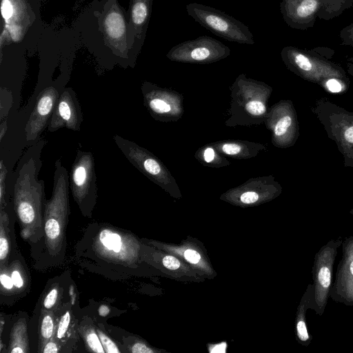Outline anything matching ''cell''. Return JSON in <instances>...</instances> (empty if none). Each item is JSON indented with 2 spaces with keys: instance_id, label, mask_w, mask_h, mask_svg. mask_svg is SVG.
<instances>
[{
  "instance_id": "cell-40",
  "label": "cell",
  "mask_w": 353,
  "mask_h": 353,
  "mask_svg": "<svg viewBox=\"0 0 353 353\" xmlns=\"http://www.w3.org/2000/svg\"><path fill=\"white\" fill-rule=\"evenodd\" d=\"M346 140L350 143H353V126L350 127L345 132Z\"/></svg>"
},
{
  "instance_id": "cell-21",
  "label": "cell",
  "mask_w": 353,
  "mask_h": 353,
  "mask_svg": "<svg viewBox=\"0 0 353 353\" xmlns=\"http://www.w3.org/2000/svg\"><path fill=\"white\" fill-rule=\"evenodd\" d=\"M87 350L97 353H105L97 329L93 325H84L80 328Z\"/></svg>"
},
{
  "instance_id": "cell-13",
  "label": "cell",
  "mask_w": 353,
  "mask_h": 353,
  "mask_svg": "<svg viewBox=\"0 0 353 353\" xmlns=\"http://www.w3.org/2000/svg\"><path fill=\"white\" fill-rule=\"evenodd\" d=\"M1 13L4 23L18 24L27 30L34 20L26 0H1Z\"/></svg>"
},
{
  "instance_id": "cell-2",
  "label": "cell",
  "mask_w": 353,
  "mask_h": 353,
  "mask_svg": "<svg viewBox=\"0 0 353 353\" xmlns=\"http://www.w3.org/2000/svg\"><path fill=\"white\" fill-rule=\"evenodd\" d=\"M69 174L61 160L55 162L52 194L44 209V253L54 261L63 259L69 208Z\"/></svg>"
},
{
  "instance_id": "cell-28",
  "label": "cell",
  "mask_w": 353,
  "mask_h": 353,
  "mask_svg": "<svg viewBox=\"0 0 353 353\" xmlns=\"http://www.w3.org/2000/svg\"><path fill=\"white\" fill-rule=\"evenodd\" d=\"M245 109L250 114L254 115H261L265 112L264 104L258 101H250L245 105Z\"/></svg>"
},
{
  "instance_id": "cell-33",
  "label": "cell",
  "mask_w": 353,
  "mask_h": 353,
  "mask_svg": "<svg viewBox=\"0 0 353 353\" xmlns=\"http://www.w3.org/2000/svg\"><path fill=\"white\" fill-rule=\"evenodd\" d=\"M222 150L227 154L234 155L238 154L240 152L241 148L236 144L226 143L222 146Z\"/></svg>"
},
{
  "instance_id": "cell-1",
  "label": "cell",
  "mask_w": 353,
  "mask_h": 353,
  "mask_svg": "<svg viewBox=\"0 0 353 353\" xmlns=\"http://www.w3.org/2000/svg\"><path fill=\"white\" fill-rule=\"evenodd\" d=\"M45 141L40 139L25 153L13 183V208L21 237L32 247L44 236L43 215L46 203L45 183L38 178Z\"/></svg>"
},
{
  "instance_id": "cell-8",
  "label": "cell",
  "mask_w": 353,
  "mask_h": 353,
  "mask_svg": "<svg viewBox=\"0 0 353 353\" xmlns=\"http://www.w3.org/2000/svg\"><path fill=\"white\" fill-rule=\"evenodd\" d=\"M61 90L49 85L39 92L25 128L26 139L35 141L48 126Z\"/></svg>"
},
{
  "instance_id": "cell-5",
  "label": "cell",
  "mask_w": 353,
  "mask_h": 353,
  "mask_svg": "<svg viewBox=\"0 0 353 353\" xmlns=\"http://www.w3.org/2000/svg\"><path fill=\"white\" fill-rule=\"evenodd\" d=\"M92 247L100 259L114 265H130L135 256L130 234L112 226L100 228Z\"/></svg>"
},
{
  "instance_id": "cell-25",
  "label": "cell",
  "mask_w": 353,
  "mask_h": 353,
  "mask_svg": "<svg viewBox=\"0 0 353 353\" xmlns=\"http://www.w3.org/2000/svg\"><path fill=\"white\" fill-rule=\"evenodd\" d=\"M10 35L11 41L13 43H18L21 41L27 32L23 26L18 24H6L3 23Z\"/></svg>"
},
{
  "instance_id": "cell-23",
  "label": "cell",
  "mask_w": 353,
  "mask_h": 353,
  "mask_svg": "<svg viewBox=\"0 0 353 353\" xmlns=\"http://www.w3.org/2000/svg\"><path fill=\"white\" fill-rule=\"evenodd\" d=\"M7 175L8 170L3 161L1 160L0 163V206L1 208L6 207L8 203V196L7 195Z\"/></svg>"
},
{
  "instance_id": "cell-32",
  "label": "cell",
  "mask_w": 353,
  "mask_h": 353,
  "mask_svg": "<svg viewBox=\"0 0 353 353\" xmlns=\"http://www.w3.org/2000/svg\"><path fill=\"white\" fill-rule=\"evenodd\" d=\"M259 199V195L254 192H247L241 196V201L244 203H252Z\"/></svg>"
},
{
  "instance_id": "cell-10",
  "label": "cell",
  "mask_w": 353,
  "mask_h": 353,
  "mask_svg": "<svg viewBox=\"0 0 353 353\" xmlns=\"http://www.w3.org/2000/svg\"><path fill=\"white\" fill-rule=\"evenodd\" d=\"M341 244L339 241L330 242L318 253L314 265V303L319 314L323 310L327 302V294L331 285L332 272L336 250Z\"/></svg>"
},
{
  "instance_id": "cell-26",
  "label": "cell",
  "mask_w": 353,
  "mask_h": 353,
  "mask_svg": "<svg viewBox=\"0 0 353 353\" xmlns=\"http://www.w3.org/2000/svg\"><path fill=\"white\" fill-rule=\"evenodd\" d=\"M62 348V345L53 338L38 346V352L41 353H59L63 352Z\"/></svg>"
},
{
  "instance_id": "cell-34",
  "label": "cell",
  "mask_w": 353,
  "mask_h": 353,
  "mask_svg": "<svg viewBox=\"0 0 353 353\" xmlns=\"http://www.w3.org/2000/svg\"><path fill=\"white\" fill-rule=\"evenodd\" d=\"M184 256L186 260L192 263H197L201 259L200 254L193 250H187Z\"/></svg>"
},
{
  "instance_id": "cell-35",
  "label": "cell",
  "mask_w": 353,
  "mask_h": 353,
  "mask_svg": "<svg viewBox=\"0 0 353 353\" xmlns=\"http://www.w3.org/2000/svg\"><path fill=\"white\" fill-rule=\"evenodd\" d=\"M326 86L332 92H339L341 90L342 86L339 81L334 79H330L327 81Z\"/></svg>"
},
{
  "instance_id": "cell-31",
  "label": "cell",
  "mask_w": 353,
  "mask_h": 353,
  "mask_svg": "<svg viewBox=\"0 0 353 353\" xmlns=\"http://www.w3.org/2000/svg\"><path fill=\"white\" fill-rule=\"evenodd\" d=\"M163 265L168 269L176 270L180 267V263L175 257L166 256L163 259Z\"/></svg>"
},
{
  "instance_id": "cell-15",
  "label": "cell",
  "mask_w": 353,
  "mask_h": 353,
  "mask_svg": "<svg viewBox=\"0 0 353 353\" xmlns=\"http://www.w3.org/2000/svg\"><path fill=\"white\" fill-rule=\"evenodd\" d=\"M152 1L131 0L130 1V28L134 37L139 41H142L145 37L151 13Z\"/></svg>"
},
{
  "instance_id": "cell-9",
  "label": "cell",
  "mask_w": 353,
  "mask_h": 353,
  "mask_svg": "<svg viewBox=\"0 0 353 353\" xmlns=\"http://www.w3.org/2000/svg\"><path fill=\"white\" fill-rule=\"evenodd\" d=\"M83 120L81 108L75 92L72 88H64L53 111L48 131L53 132L62 128L79 131Z\"/></svg>"
},
{
  "instance_id": "cell-18",
  "label": "cell",
  "mask_w": 353,
  "mask_h": 353,
  "mask_svg": "<svg viewBox=\"0 0 353 353\" xmlns=\"http://www.w3.org/2000/svg\"><path fill=\"white\" fill-rule=\"evenodd\" d=\"M8 267L16 294H22L27 291L30 286V279L28 270L22 261L15 258L10 262Z\"/></svg>"
},
{
  "instance_id": "cell-6",
  "label": "cell",
  "mask_w": 353,
  "mask_h": 353,
  "mask_svg": "<svg viewBox=\"0 0 353 353\" xmlns=\"http://www.w3.org/2000/svg\"><path fill=\"white\" fill-rule=\"evenodd\" d=\"M230 53V48L219 40L201 36L174 46L167 57L176 61L205 63L224 59Z\"/></svg>"
},
{
  "instance_id": "cell-19",
  "label": "cell",
  "mask_w": 353,
  "mask_h": 353,
  "mask_svg": "<svg viewBox=\"0 0 353 353\" xmlns=\"http://www.w3.org/2000/svg\"><path fill=\"white\" fill-rule=\"evenodd\" d=\"M321 8L318 18L328 21L341 15L353 6V0H319Z\"/></svg>"
},
{
  "instance_id": "cell-36",
  "label": "cell",
  "mask_w": 353,
  "mask_h": 353,
  "mask_svg": "<svg viewBox=\"0 0 353 353\" xmlns=\"http://www.w3.org/2000/svg\"><path fill=\"white\" fill-rule=\"evenodd\" d=\"M343 274H347V276H345V278H347V281H350V283H353V258L350 260L348 266L347 264H345L343 268Z\"/></svg>"
},
{
  "instance_id": "cell-14",
  "label": "cell",
  "mask_w": 353,
  "mask_h": 353,
  "mask_svg": "<svg viewBox=\"0 0 353 353\" xmlns=\"http://www.w3.org/2000/svg\"><path fill=\"white\" fill-rule=\"evenodd\" d=\"M72 302L61 305L57 310L58 322L54 339L62 345L63 348L71 345L70 341L77 337V325L72 310Z\"/></svg>"
},
{
  "instance_id": "cell-11",
  "label": "cell",
  "mask_w": 353,
  "mask_h": 353,
  "mask_svg": "<svg viewBox=\"0 0 353 353\" xmlns=\"http://www.w3.org/2000/svg\"><path fill=\"white\" fill-rule=\"evenodd\" d=\"M321 8L319 0H282L280 11L286 24L305 30L314 27Z\"/></svg>"
},
{
  "instance_id": "cell-16",
  "label": "cell",
  "mask_w": 353,
  "mask_h": 353,
  "mask_svg": "<svg viewBox=\"0 0 353 353\" xmlns=\"http://www.w3.org/2000/svg\"><path fill=\"white\" fill-rule=\"evenodd\" d=\"M26 318L21 317L16 321L10 333L8 349V353H28L30 345Z\"/></svg>"
},
{
  "instance_id": "cell-30",
  "label": "cell",
  "mask_w": 353,
  "mask_h": 353,
  "mask_svg": "<svg viewBox=\"0 0 353 353\" xmlns=\"http://www.w3.org/2000/svg\"><path fill=\"white\" fill-rule=\"evenodd\" d=\"M127 352L132 353H152L153 350L148 347L145 343L139 341L128 344Z\"/></svg>"
},
{
  "instance_id": "cell-39",
  "label": "cell",
  "mask_w": 353,
  "mask_h": 353,
  "mask_svg": "<svg viewBox=\"0 0 353 353\" xmlns=\"http://www.w3.org/2000/svg\"><path fill=\"white\" fill-rule=\"evenodd\" d=\"M99 315L103 317L107 316L110 312V308L107 305L102 304L98 309Z\"/></svg>"
},
{
  "instance_id": "cell-27",
  "label": "cell",
  "mask_w": 353,
  "mask_h": 353,
  "mask_svg": "<svg viewBox=\"0 0 353 353\" xmlns=\"http://www.w3.org/2000/svg\"><path fill=\"white\" fill-rule=\"evenodd\" d=\"M339 38L341 45L353 48V22L341 30Z\"/></svg>"
},
{
  "instance_id": "cell-12",
  "label": "cell",
  "mask_w": 353,
  "mask_h": 353,
  "mask_svg": "<svg viewBox=\"0 0 353 353\" xmlns=\"http://www.w3.org/2000/svg\"><path fill=\"white\" fill-rule=\"evenodd\" d=\"M10 202L8 204L0 209V266H8L12 254H16L13 252H17L15 242L13 239L15 238L13 234L14 222L11 221L16 217L13 203Z\"/></svg>"
},
{
  "instance_id": "cell-7",
  "label": "cell",
  "mask_w": 353,
  "mask_h": 353,
  "mask_svg": "<svg viewBox=\"0 0 353 353\" xmlns=\"http://www.w3.org/2000/svg\"><path fill=\"white\" fill-rule=\"evenodd\" d=\"M101 26L106 44L120 56L128 53L127 23L116 0H109L104 8Z\"/></svg>"
},
{
  "instance_id": "cell-38",
  "label": "cell",
  "mask_w": 353,
  "mask_h": 353,
  "mask_svg": "<svg viewBox=\"0 0 353 353\" xmlns=\"http://www.w3.org/2000/svg\"><path fill=\"white\" fill-rule=\"evenodd\" d=\"M204 159L206 162H211L214 157V152L211 148H207L203 154Z\"/></svg>"
},
{
  "instance_id": "cell-37",
  "label": "cell",
  "mask_w": 353,
  "mask_h": 353,
  "mask_svg": "<svg viewBox=\"0 0 353 353\" xmlns=\"http://www.w3.org/2000/svg\"><path fill=\"white\" fill-rule=\"evenodd\" d=\"M12 43L9 33L7 29L3 27L0 36V47L2 49L3 46Z\"/></svg>"
},
{
  "instance_id": "cell-17",
  "label": "cell",
  "mask_w": 353,
  "mask_h": 353,
  "mask_svg": "<svg viewBox=\"0 0 353 353\" xmlns=\"http://www.w3.org/2000/svg\"><path fill=\"white\" fill-rule=\"evenodd\" d=\"M58 322V314L56 311L41 310L39 325V345L53 339L56 332Z\"/></svg>"
},
{
  "instance_id": "cell-24",
  "label": "cell",
  "mask_w": 353,
  "mask_h": 353,
  "mask_svg": "<svg viewBox=\"0 0 353 353\" xmlns=\"http://www.w3.org/2000/svg\"><path fill=\"white\" fill-rule=\"evenodd\" d=\"M105 353H121L117 343L100 328H96Z\"/></svg>"
},
{
  "instance_id": "cell-4",
  "label": "cell",
  "mask_w": 353,
  "mask_h": 353,
  "mask_svg": "<svg viewBox=\"0 0 353 353\" xmlns=\"http://www.w3.org/2000/svg\"><path fill=\"white\" fill-rule=\"evenodd\" d=\"M69 181L72 196L81 213L91 217L97 198L95 163L91 152L77 150Z\"/></svg>"
},
{
  "instance_id": "cell-29",
  "label": "cell",
  "mask_w": 353,
  "mask_h": 353,
  "mask_svg": "<svg viewBox=\"0 0 353 353\" xmlns=\"http://www.w3.org/2000/svg\"><path fill=\"white\" fill-rule=\"evenodd\" d=\"M292 123L291 118L285 116L281 119L274 128V133L276 136H281L285 133L287 129Z\"/></svg>"
},
{
  "instance_id": "cell-20",
  "label": "cell",
  "mask_w": 353,
  "mask_h": 353,
  "mask_svg": "<svg viewBox=\"0 0 353 353\" xmlns=\"http://www.w3.org/2000/svg\"><path fill=\"white\" fill-rule=\"evenodd\" d=\"M63 288L57 282L50 285L41 300V310L56 311L61 303Z\"/></svg>"
},
{
  "instance_id": "cell-22",
  "label": "cell",
  "mask_w": 353,
  "mask_h": 353,
  "mask_svg": "<svg viewBox=\"0 0 353 353\" xmlns=\"http://www.w3.org/2000/svg\"><path fill=\"white\" fill-rule=\"evenodd\" d=\"M0 283L1 296H13L17 295L8 266H0Z\"/></svg>"
},
{
  "instance_id": "cell-3",
  "label": "cell",
  "mask_w": 353,
  "mask_h": 353,
  "mask_svg": "<svg viewBox=\"0 0 353 353\" xmlns=\"http://www.w3.org/2000/svg\"><path fill=\"white\" fill-rule=\"evenodd\" d=\"M185 9L189 16L216 36L241 44L255 43L247 26L221 10L198 3H188Z\"/></svg>"
}]
</instances>
